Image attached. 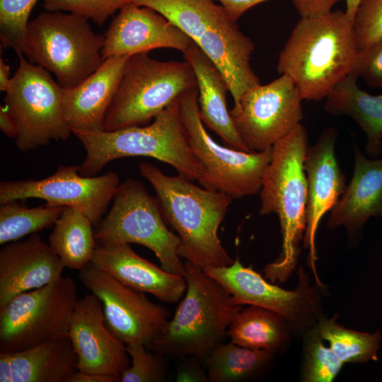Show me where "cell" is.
<instances>
[{"instance_id": "5bb4252c", "label": "cell", "mask_w": 382, "mask_h": 382, "mask_svg": "<svg viewBox=\"0 0 382 382\" xmlns=\"http://www.w3.org/2000/svg\"><path fill=\"white\" fill-rule=\"evenodd\" d=\"M81 283L100 301L110 330L126 345L148 347L169 320L170 311L144 292L127 286L91 262L79 270Z\"/></svg>"}, {"instance_id": "4316f807", "label": "cell", "mask_w": 382, "mask_h": 382, "mask_svg": "<svg viewBox=\"0 0 382 382\" xmlns=\"http://www.w3.org/2000/svg\"><path fill=\"white\" fill-rule=\"evenodd\" d=\"M93 224L72 207H65L55 221L48 243L66 267L79 271L91 262L98 246Z\"/></svg>"}, {"instance_id": "6da1fadb", "label": "cell", "mask_w": 382, "mask_h": 382, "mask_svg": "<svg viewBox=\"0 0 382 382\" xmlns=\"http://www.w3.org/2000/svg\"><path fill=\"white\" fill-rule=\"evenodd\" d=\"M358 52L353 22L340 10L301 17L279 53L278 74L303 100H320L352 71Z\"/></svg>"}, {"instance_id": "52a82bcc", "label": "cell", "mask_w": 382, "mask_h": 382, "mask_svg": "<svg viewBox=\"0 0 382 382\" xmlns=\"http://www.w3.org/2000/svg\"><path fill=\"white\" fill-rule=\"evenodd\" d=\"M147 53L129 57L106 112L104 131L146 125L182 94L197 88L187 61H160Z\"/></svg>"}, {"instance_id": "7402d4cb", "label": "cell", "mask_w": 382, "mask_h": 382, "mask_svg": "<svg viewBox=\"0 0 382 382\" xmlns=\"http://www.w3.org/2000/svg\"><path fill=\"white\" fill-rule=\"evenodd\" d=\"M129 57L107 58L81 83L71 88H62L64 118L71 132L104 130L106 112Z\"/></svg>"}, {"instance_id": "d6986e66", "label": "cell", "mask_w": 382, "mask_h": 382, "mask_svg": "<svg viewBox=\"0 0 382 382\" xmlns=\"http://www.w3.org/2000/svg\"><path fill=\"white\" fill-rule=\"evenodd\" d=\"M337 137V132L335 128L324 130L318 141L308 147L303 161L308 185L303 244L309 250V266L320 286L316 268V232L320 221L327 212L336 206L346 187L345 176L335 156Z\"/></svg>"}, {"instance_id": "44dd1931", "label": "cell", "mask_w": 382, "mask_h": 382, "mask_svg": "<svg viewBox=\"0 0 382 382\" xmlns=\"http://www.w3.org/2000/svg\"><path fill=\"white\" fill-rule=\"evenodd\" d=\"M91 263L122 284L168 303L184 296V277L165 271L136 253L129 244L98 245Z\"/></svg>"}, {"instance_id": "f35d334b", "label": "cell", "mask_w": 382, "mask_h": 382, "mask_svg": "<svg viewBox=\"0 0 382 382\" xmlns=\"http://www.w3.org/2000/svg\"><path fill=\"white\" fill-rule=\"evenodd\" d=\"M342 0H292L301 17H313L328 13Z\"/></svg>"}, {"instance_id": "d4e9b609", "label": "cell", "mask_w": 382, "mask_h": 382, "mask_svg": "<svg viewBox=\"0 0 382 382\" xmlns=\"http://www.w3.org/2000/svg\"><path fill=\"white\" fill-rule=\"evenodd\" d=\"M354 158L353 176L332 209L328 228L345 226L356 231L369 217L382 216V158H366L356 147Z\"/></svg>"}, {"instance_id": "ab89813d", "label": "cell", "mask_w": 382, "mask_h": 382, "mask_svg": "<svg viewBox=\"0 0 382 382\" xmlns=\"http://www.w3.org/2000/svg\"><path fill=\"white\" fill-rule=\"evenodd\" d=\"M230 17L236 21L250 8L269 0H217Z\"/></svg>"}, {"instance_id": "cb8c5ba5", "label": "cell", "mask_w": 382, "mask_h": 382, "mask_svg": "<svg viewBox=\"0 0 382 382\" xmlns=\"http://www.w3.org/2000/svg\"><path fill=\"white\" fill-rule=\"evenodd\" d=\"M197 80L199 113L203 123L231 148L251 151L238 135L227 108L228 83L221 71L193 42L183 52Z\"/></svg>"}, {"instance_id": "f546056e", "label": "cell", "mask_w": 382, "mask_h": 382, "mask_svg": "<svg viewBox=\"0 0 382 382\" xmlns=\"http://www.w3.org/2000/svg\"><path fill=\"white\" fill-rule=\"evenodd\" d=\"M316 329L344 364L364 363L378 359L382 342V335L378 330L370 333L347 329L340 325L335 318L320 319Z\"/></svg>"}, {"instance_id": "277c9868", "label": "cell", "mask_w": 382, "mask_h": 382, "mask_svg": "<svg viewBox=\"0 0 382 382\" xmlns=\"http://www.w3.org/2000/svg\"><path fill=\"white\" fill-rule=\"evenodd\" d=\"M86 151L79 172L95 176L110 162L145 156L170 164L178 173L201 184L204 169L190 146L180 112L179 98L151 123L114 131H73Z\"/></svg>"}, {"instance_id": "836d02e7", "label": "cell", "mask_w": 382, "mask_h": 382, "mask_svg": "<svg viewBox=\"0 0 382 382\" xmlns=\"http://www.w3.org/2000/svg\"><path fill=\"white\" fill-rule=\"evenodd\" d=\"M131 364L121 376V382H162L166 376L164 356L134 342L126 345Z\"/></svg>"}, {"instance_id": "7c38bea8", "label": "cell", "mask_w": 382, "mask_h": 382, "mask_svg": "<svg viewBox=\"0 0 382 382\" xmlns=\"http://www.w3.org/2000/svg\"><path fill=\"white\" fill-rule=\"evenodd\" d=\"M18 56L19 66L4 100L18 126L17 148L29 151L66 140L73 134L64 118L62 87L45 69Z\"/></svg>"}, {"instance_id": "e575fe53", "label": "cell", "mask_w": 382, "mask_h": 382, "mask_svg": "<svg viewBox=\"0 0 382 382\" xmlns=\"http://www.w3.org/2000/svg\"><path fill=\"white\" fill-rule=\"evenodd\" d=\"M134 0H42L46 11L71 13L102 25L117 11Z\"/></svg>"}, {"instance_id": "2e32d148", "label": "cell", "mask_w": 382, "mask_h": 382, "mask_svg": "<svg viewBox=\"0 0 382 382\" xmlns=\"http://www.w3.org/2000/svg\"><path fill=\"white\" fill-rule=\"evenodd\" d=\"M219 282L239 305L265 308L282 316L294 327L306 326L316 313L318 295L302 270L295 290H286L262 277L238 258L228 266L202 269Z\"/></svg>"}, {"instance_id": "4fadbf2b", "label": "cell", "mask_w": 382, "mask_h": 382, "mask_svg": "<svg viewBox=\"0 0 382 382\" xmlns=\"http://www.w3.org/2000/svg\"><path fill=\"white\" fill-rule=\"evenodd\" d=\"M303 98L286 75L247 90L230 110L234 127L251 151L272 146L303 118Z\"/></svg>"}, {"instance_id": "5b68a950", "label": "cell", "mask_w": 382, "mask_h": 382, "mask_svg": "<svg viewBox=\"0 0 382 382\" xmlns=\"http://www.w3.org/2000/svg\"><path fill=\"white\" fill-rule=\"evenodd\" d=\"M165 16L196 44L225 78L234 104L260 84L250 66L255 46L221 5L213 0H134Z\"/></svg>"}, {"instance_id": "ffe728a7", "label": "cell", "mask_w": 382, "mask_h": 382, "mask_svg": "<svg viewBox=\"0 0 382 382\" xmlns=\"http://www.w3.org/2000/svg\"><path fill=\"white\" fill-rule=\"evenodd\" d=\"M65 267L39 234L4 245L0 250V308L16 296L62 277Z\"/></svg>"}, {"instance_id": "e0dca14e", "label": "cell", "mask_w": 382, "mask_h": 382, "mask_svg": "<svg viewBox=\"0 0 382 382\" xmlns=\"http://www.w3.org/2000/svg\"><path fill=\"white\" fill-rule=\"evenodd\" d=\"M67 335L77 355L79 371L121 378L129 367L126 345L108 327L101 302L95 294L79 299Z\"/></svg>"}, {"instance_id": "1f68e13d", "label": "cell", "mask_w": 382, "mask_h": 382, "mask_svg": "<svg viewBox=\"0 0 382 382\" xmlns=\"http://www.w3.org/2000/svg\"><path fill=\"white\" fill-rule=\"evenodd\" d=\"M39 0H0V39L4 48L17 54L28 52L30 15Z\"/></svg>"}, {"instance_id": "d6a6232c", "label": "cell", "mask_w": 382, "mask_h": 382, "mask_svg": "<svg viewBox=\"0 0 382 382\" xmlns=\"http://www.w3.org/2000/svg\"><path fill=\"white\" fill-rule=\"evenodd\" d=\"M322 340L316 329L311 331L306 337L303 381H332L344 364L330 347L325 346Z\"/></svg>"}, {"instance_id": "74e56055", "label": "cell", "mask_w": 382, "mask_h": 382, "mask_svg": "<svg viewBox=\"0 0 382 382\" xmlns=\"http://www.w3.org/2000/svg\"><path fill=\"white\" fill-rule=\"evenodd\" d=\"M175 381L178 382H208L207 371L201 364L200 359L192 356L178 358Z\"/></svg>"}, {"instance_id": "4dcf8cb0", "label": "cell", "mask_w": 382, "mask_h": 382, "mask_svg": "<svg viewBox=\"0 0 382 382\" xmlns=\"http://www.w3.org/2000/svg\"><path fill=\"white\" fill-rule=\"evenodd\" d=\"M13 200L0 207V244L6 245L54 225L65 207H27Z\"/></svg>"}, {"instance_id": "603a6c76", "label": "cell", "mask_w": 382, "mask_h": 382, "mask_svg": "<svg viewBox=\"0 0 382 382\" xmlns=\"http://www.w3.org/2000/svg\"><path fill=\"white\" fill-rule=\"evenodd\" d=\"M79 371L69 337L16 352H0V382H69Z\"/></svg>"}, {"instance_id": "9c48e42d", "label": "cell", "mask_w": 382, "mask_h": 382, "mask_svg": "<svg viewBox=\"0 0 382 382\" xmlns=\"http://www.w3.org/2000/svg\"><path fill=\"white\" fill-rule=\"evenodd\" d=\"M112 207L94 228L98 245L136 243L151 250L165 271L184 277L180 241L164 220L156 197L133 178L120 184Z\"/></svg>"}, {"instance_id": "8fae6325", "label": "cell", "mask_w": 382, "mask_h": 382, "mask_svg": "<svg viewBox=\"0 0 382 382\" xmlns=\"http://www.w3.org/2000/svg\"><path fill=\"white\" fill-rule=\"evenodd\" d=\"M74 280L62 277L0 308V352H16L67 335L78 302Z\"/></svg>"}, {"instance_id": "ba28073f", "label": "cell", "mask_w": 382, "mask_h": 382, "mask_svg": "<svg viewBox=\"0 0 382 382\" xmlns=\"http://www.w3.org/2000/svg\"><path fill=\"white\" fill-rule=\"evenodd\" d=\"M88 21L69 12L40 13L28 24V60L54 74L61 87L76 86L103 62L104 35Z\"/></svg>"}, {"instance_id": "9a60e30c", "label": "cell", "mask_w": 382, "mask_h": 382, "mask_svg": "<svg viewBox=\"0 0 382 382\" xmlns=\"http://www.w3.org/2000/svg\"><path fill=\"white\" fill-rule=\"evenodd\" d=\"M79 166H59L51 175L39 179L5 180L0 183V204L13 200L41 199L53 206L72 207L96 224L120 185L119 177L110 171L83 176Z\"/></svg>"}, {"instance_id": "7a4b0ae2", "label": "cell", "mask_w": 382, "mask_h": 382, "mask_svg": "<svg viewBox=\"0 0 382 382\" xmlns=\"http://www.w3.org/2000/svg\"><path fill=\"white\" fill-rule=\"evenodd\" d=\"M139 170L152 185L164 220L180 239V257L202 269L230 265L233 260L222 245L218 230L233 198L197 186L179 174L167 175L147 162H141Z\"/></svg>"}, {"instance_id": "8992f818", "label": "cell", "mask_w": 382, "mask_h": 382, "mask_svg": "<svg viewBox=\"0 0 382 382\" xmlns=\"http://www.w3.org/2000/svg\"><path fill=\"white\" fill-rule=\"evenodd\" d=\"M184 265V297L163 331L146 347L163 356L204 360L221 342L242 306L202 268L186 260Z\"/></svg>"}, {"instance_id": "83f0119b", "label": "cell", "mask_w": 382, "mask_h": 382, "mask_svg": "<svg viewBox=\"0 0 382 382\" xmlns=\"http://www.w3.org/2000/svg\"><path fill=\"white\" fill-rule=\"evenodd\" d=\"M289 325L277 313L250 305L236 315L226 335L242 347L274 353L287 340Z\"/></svg>"}, {"instance_id": "ac0fdd59", "label": "cell", "mask_w": 382, "mask_h": 382, "mask_svg": "<svg viewBox=\"0 0 382 382\" xmlns=\"http://www.w3.org/2000/svg\"><path fill=\"white\" fill-rule=\"evenodd\" d=\"M102 59L131 56L158 48L183 52L192 42L173 23L158 11L134 2L122 7L104 34Z\"/></svg>"}, {"instance_id": "3957f363", "label": "cell", "mask_w": 382, "mask_h": 382, "mask_svg": "<svg viewBox=\"0 0 382 382\" xmlns=\"http://www.w3.org/2000/svg\"><path fill=\"white\" fill-rule=\"evenodd\" d=\"M308 147L307 132L301 124L276 141L260 191V214H276L282 236L279 257L264 268V277L272 283L285 282L296 266L306 226L308 185L303 161Z\"/></svg>"}, {"instance_id": "484cf974", "label": "cell", "mask_w": 382, "mask_h": 382, "mask_svg": "<svg viewBox=\"0 0 382 382\" xmlns=\"http://www.w3.org/2000/svg\"><path fill=\"white\" fill-rule=\"evenodd\" d=\"M357 77L350 74L325 98L324 109L332 115H347L367 137L366 151L372 156L382 151V93L371 95L361 90Z\"/></svg>"}, {"instance_id": "f1b7e54d", "label": "cell", "mask_w": 382, "mask_h": 382, "mask_svg": "<svg viewBox=\"0 0 382 382\" xmlns=\"http://www.w3.org/2000/svg\"><path fill=\"white\" fill-rule=\"evenodd\" d=\"M273 354L271 351L253 349L230 341L218 344L204 361L210 382H237L261 371Z\"/></svg>"}, {"instance_id": "8d00e7d4", "label": "cell", "mask_w": 382, "mask_h": 382, "mask_svg": "<svg viewBox=\"0 0 382 382\" xmlns=\"http://www.w3.org/2000/svg\"><path fill=\"white\" fill-rule=\"evenodd\" d=\"M366 84L382 91V40L358 50L352 73Z\"/></svg>"}, {"instance_id": "60d3db41", "label": "cell", "mask_w": 382, "mask_h": 382, "mask_svg": "<svg viewBox=\"0 0 382 382\" xmlns=\"http://www.w3.org/2000/svg\"><path fill=\"white\" fill-rule=\"evenodd\" d=\"M0 129L8 137L16 139L18 136L16 122L5 105L0 106Z\"/></svg>"}, {"instance_id": "d590c367", "label": "cell", "mask_w": 382, "mask_h": 382, "mask_svg": "<svg viewBox=\"0 0 382 382\" xmlns=\"http://www.w3.org/2000/svg\"><path fill=\"white\" fill-rule=\"evenodd\" d=\"M358 50L382 40V0H361L354 21Z\"/></svg>"}, {"instance_id": "ee69618b", "label": "cell", "mask_w": 382, "mask_h": 382, "mask_svg": "<svg viewBox=\"0 0 382 382\" xmlns=\"http://www.w3.org/2000/svg\"><path fill=\"white\" fill-rule=\"evenodd\" d=\"M346 3L345 13L353 22L354 18L361 0H345Z\"/></svg>"}, {"instance_id": "b9f144b4", "label": "cell", "mask_w": 382, "mask_h": 382, "mask_svg": "<svg viewBox=\"0 0 382 382\" xmlns=\"http://www.w3.org/2000/svg\"><path fill=\"white\" fill-rule=\"evenodd\" d=\"M120 381V377L112 375L78 371L71 377L69 382H118Z\"/></svg>"}, {"instance_id": "30bf717a", "label": "cell", "mask_w": 382, "mask_h": 382, "mask_svg": "<svg viewBox=\"0 0 382 382\" xmlns=\"http://www.w3.org/2000/svg\"><path fill=\"white\" fill-rule=\"evenodd\" d=\"M179 105L190 146L204 169L201 186L232 198L257 194L272 159V146L259 151H244L216 142L200 118L197 88L182 94Z\"/></svg>"}, {"instance_id": "7bdbcfd3", "label": "cell", "mask_w": 382, "mask_h": 382, "mask_svg": "<svg viewBox=\"0 0 382 382\" xmlns=\"http://www.w3.org/2000/svg\"><path fill=\"white\" fill-rule=\"evenodd\" d=\"M10 66L4 59H0V91L6 92L9 85Z\"/></svg>"}]
</instances>
